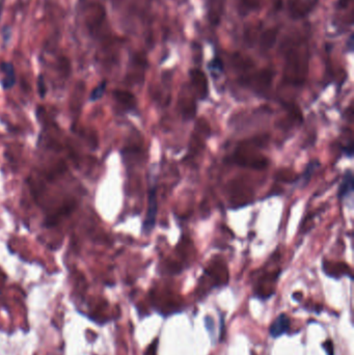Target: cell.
I'll use <instances>...</instances> for the list:
<instances>
[{"label":"cell","instance_id":"cell-2","mask_svg":"<svg viewBox=\"0 0 354 355\" xmlns=\"http://www.w3.org/2000/svg\"><path fill=\"white\" fill-rule=\"evenodd\" d=\"M158 212V202H157V191L156 187H152L149 191L148 196V209L146 214V219L144 223V231L150 233L154 229L156 224V217Z\"/></svg>","mask_w":354,"mask_h":355},{"label":"cell","instance_id":"cell-20","mask_svg":"<svg viewBox=\"0 0 354 355\" xmlns=\"http://www.w3.org/2000/svg\"><path fill=\"white\" fill-rule=\"evenodd\" d=\"M4 3L5 0H0V17L3 15V10H4Z\"/></svg>","mask_w":354,"mask_h":355},{"label":"cell","instance_id":"cell-4","mask_svg":"<svg viewBox=\"0 0 354 355\" xmlns=\"http://www.w3.org/2000/svg\"><path fill=\"white\" fill-rule=\"evenodd\" d=\"M225 3L226 0H208V15L212 25H218L221 22Z\"/></svg>","mask_w":354,"mask_h":355},{"label":"cell","instance_id":"cell-19","mask_svg":"<svg viewBox=\"0 0 354 355\" xmlns=\"http://www.w3.org/2000/svg\"><path fill=\"white\" fill-rule=\"evenodd\" d=\"M206 326H207V328H208V330H212L213 328L212 327H214V325H213V321H212V319L210 318V317H207L206 318Z\"/></svg>","mask_w":354,"mask_h":355},{"label":"cell","instance_id":"cell-16","mask_svg":"<svg viewBox=\"0 0 354 355\" xmlns=\"http://www.w3.org/2000/svg\"><path fill=\"white\" fill-rule=\"evenodd\" d=\"M38 86H39V92H40V96L42 98L45 97L47 89H46V84H45V80L44 77L42 75L39 76V81H38Z\"/></svg>","mask_w":354,"mask_h":355},{"label":"cell","instance_id":"cell-1","mask_svg":"<svg viewBox=\"0 0 354 355\" xmlns=\"http://www.w3.org/2000/svg\"><path fill=\"white\" fill-rule=\"evenodd\" d=\"M286 50V66L289 74L303 76L305 67L308 66V47L305 42H296Z\"/></svg>","mask_w":354,"mask_h":355},{"label":"cell","instance_id":"cell-10","mask_svg":"<svg viewBox=\"0 0 354 355\" xmlns=\"http://www.w3.org/2000/svg\"><path fill=\"white\" fill-rule=\"evenodd\" d=\"M277 38V29L272 28V29H267L264 31L262 39H261V48L264 50L270 49L276 42Z\"/></svg>","mask_w":354,"mask_h":355},{"label":"cell","instance_id":"cell-17","mask_svg":"<svg viewBox=\"0 0 354 355\" xmlns=\"http://www.w3.org/2000/svg\"><path fill=\"white\" fill-rule=\"evenodd\" d=\"M322 346H323L327 355H334V348H333V343L331 340H326L322 344Z\"/></svg>","mask_w":354,"mask_h":355},{"label":"cell","instance_id":"cell-12","mask_svg":"<svg viewBox=\"0 0 354 355\" xmlns=\"http://www.w3.org/2000/svg\"><path fill=\"white\" fill-rule=\"evenodd\" d=\"M319 165H320V163L318 161H312L308 164L306 171H305V173H303V176H302V180H303L302 186H305L309 183V181L311 180V178L313 176V173L315 172L317 167H319Z\"/></svg>","mask_w":354,"mask_h":355},{"label":"cell","instance_id":"cell-15","mask_svg":"<svg viewBox=\"0 0 354 355\" xmlns=\"http://www.w3.org/2000/svg\"><path fill=\"white\" fill-rule=\"evenodd\" d=\"M157 348H158V340L155 339L146 350L145 355H157Z\"/></svg>","mask_w":354,"mask_h":355},{"label":"cell","instance_id":"cell-5","mask_svg":"<svg viewBox=\"0 0 354 355\" xmlns=\"http://www.w3.org/2000/svg\"><path fill=\"white\" fill-rule=\"evenodd\" d=\"M290 319L286 314L279 315L270 326V334L273 337H278L285 333H287L290 329Z\"/></svg>","mask_w":354,"mask_h":355},{"label":"cell","instance_id":"cell-9","mask_svg":"<svg viewBox=\"0 0 354 355\" xmlns=\"http://www.w3.org/2000/svg\"><path fill=\"white\" fill-rule=\"evenodd\" d=\"M288 2L289 10L293 17L305 16L311 11L313 7V4H307L306 2H302V0H288Z\"/></svg>","mask_w":354,"mask_h":355},{"label":"cell","instance_id":"cell-3","mask_svg":"<svg viewBox=\"0 0 354 355\" xmlns=\"http://www.w3.org/2000/svg\"><path fill=\"white\" fill-rule=\"evenodd\" d=\"M190 77L199 98L205 99L208 95V82L204 73L199 70H192L190 72Z\"/></svg>","mask_w":354,"mask_h":355},{"label":"cell","instance_id":"cell-11","mask_svg":"<svg viewBox=\"0 0 354 355\" xmlns=\"http://www.w3.org/2000/svg\"><path fill=\"white\" fill-rule=\"evenodd\" d=\"M260 0H240L239 10L241 14H248L259 7Z\"/></svg>","mask_w":354,"mask_h":355},{"label":"cell","instance_id":"cell-8","mask_svg":"<svg viewBox=\"0 0 354 355\" xmlns=\"http://www.w3.org/2000/svg\"><path fill=\"white\" fill-rule=\"evenodd\" d=\"M354 188V179H353V173L352 171L348 170L343 177L342 183L340 185V188L338 191V197L340 200H343L344 198H347L353 191Z\"/></svg>","mask_w":354,"mask_h":355},{"label":"cell","instance_id":"cell-13","mask_svg":"<svg viewBox=\"0 0 354 355\" xmlns=\"http://www.w3.org/2000/svg\"><path fill=\"white\" fill-rule=\"evenodd\" d=\"M106 86H107V82L106 81H102L99 84L98 87H96L93 90L92 94H91V97H90L91 101H94V102H95V101H98V100H100L101 98H102L104 93H105V91H106Z\"/></svg>","mask_w":354,"mask_h":355},{"label":"cell","instance_id":"cell-14","mask_svg":"<svg viewBox=\"0 0 354 355\" xmlns=\"http://www.w3.org/2000/svg\"><path fill=\"white\" fill-rule=\"evenodd\" d=\"M2 36L5 45H8L12 40V28L11 26H4L2 29Z\"/></svg>","mask_w":354,"mask_h":355},{"label":"cell","instance_id":"cell-18","mask_svg":"<svg viewBox=\"0 0 354 355\" xmlns=\"http://www.w3.org/2000/svg\"><path fill=\"white\" fill-rule=\"evenodd\" d=\"M212 64L213 65H210V67L212 69V71H218V72H222L223 71V62L219 60V59H214L212 61Z\"/></svg>","mask_w":354,"mask_h":355},{"label":"cell","instance_id":"cell-6","mask_svg":"<svg viewBox=\"0 0 354 355\" xmlns=\"http://www.w3.org/2000/svg\"><path fill=\"white\" fill-rule=\"evenodd\" d=\"M0 70L4 73V78L2 80V86L5 90L12 89L17 81L14 65L10 61H3L0 63Z\"/></svg>","mask_w":354,"mask_h":355},{"label":"cell","instance_id":"cell-7","mask_svg":"<svg viewBox=\"0 0 354 355\" xmlns=\"http://www.w3.org/2000/svg\"><path fill=\"white\" fill-rule=\"evenodd\" d=\"M323 270L328 276L334 277V278H341V276H343L347 273H349L351 275L349 267L343 263L324 262L323 263Z\"/></svg>","mask_w":354,"mask_h":355},{"label":"cell","instance_id":"cell-21","mask_svg":"<svg viewBox=\"0 0 354 355\" xmlns=\"http://www.w3.org/2000/svg\"><path fill=\"white\" fill-rule=\"evenodd\" d=\"M251 355H257L255 352H251Z\"/></svg>","mask_w":354,"mask_h":355}]
</instances>
